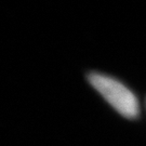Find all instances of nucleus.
<instances>
[{
  "label": "nucleus",
  "mask_w": 146,
  "mask_h": 146,
  "mask_svg": "<svg viewBox=\"0 0 146 146\" xmlns=\"http://www.w3.org/2000/svg\"><path fill=\"white\" fill-rule=\"evenodd\" d=\"M88 80L120 115L129 119L137 118L140 114L137 99L134 93L122 82L107 75L95 72L88 74Z\"/></svg>",
  "instance_id": "nucleus-1"
}]
</instances>
